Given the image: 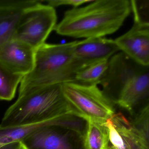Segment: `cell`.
<instances>
[{"label":"cell","instance_id":"6da1fadb","mask_svg":"<svg viewBox=\"0 0 149 149\" xmlns=\"http://www.w3.org/2000/svg\"><path fill=\"white\" fill-rule=\"evenodd\" d=\"M131 11L129 0H93L66 11L54 31L72 38L103 37L118 30Z\"/></svg>","mask_w":149,"mask_h":149},{"label":"cell","instance_id":"7a4b0ae2","mask_svg":"<svg viewBox=\"0 0 149 149\" xmlns=\"http://www.w3.org/2000/svg\"><path fill=\"white\" fill-rule=\"evenodd\" d=\"M99 84L115 104L132 114L137 105L148 103L149 66L141 65L120 51L109 60Z\"/></svg>","mask_w":149,"mask_h":149},{"label":"cell","instance_id":"3957f363","mask_svg":"<svg viewBox=\"0 0 149 149\" xmlns=\"http://www.w3.org/2000/svg\"><path fill=\"white\" fill-rule=\"evenodd\" d=\"M74 42L45 43L36 49L34 67L22 78L19 95L33 88L74 81L76 73L87 66L75 56Z\"/></svg>","mask_w":149,"mask_h":149},{"label":"cell","instance_id":"277c9868","mask_svg":"<svg viewBox=\"0 0 149 149\" xmlns=\"http://www.w3.org/2000/svg\"><path fill=\"white\" fill-rule=\"evenodd\" d=\"M62 84L33 88L19 95L5 112L0 127L40 123L74 109L63 95Z\"/></svg>","mask_w":149,"mask_h":149},{"label":"cell","instance_id":"5b68a950","mask_svg":"<svg viewBox=\"0 0 149 149\" xmlns=\"http://www.w3.org/2000/svg\"><path fill=\"white\" fill-rule=\"evenodd\" d=\"M88 120L79 117L72 121L47 125L21 141L23 149H86Z\"/></svg>","mask_w":149,"mask_h":149},{"label":"cell","instance_id":"8992f818","mask_svg":"<svg viewBox=\"0 0 149 149\" xmlns=\"http://www.w3.org/2000/svg\"><path fill=\"white\" fill-rule=\"evenodd\" d=\"M62 87L65 99L87 120L103 123L115 114V103L97 85L71 81L63 84Z\"/></svg>","mask_w":149,"mask_h":149},{"label":"cell","instance_id":"52a82bcc","mask_svg":"<svg viewBox=\"0 0 149 149\" xmlns=\"http://www.w3.org/2000/svg\"><path fill=\"white\" fill-rule=\"evenodd\" d=\"M57 15L54 8L38 1L23 13L13 39L38 48L44 43L57 25Z\"/></svg>","mask_w":149,"mask_h":149},{"label":"cell","instance_id":"ba28073f","mask_svg":"<svg viewBox=\"0 0 149 149\" xmlns=\"http://www.w3.org/2000/svg\"><path fill=\"white\" fill-rule=\"evenodd\" d=\"M109 132V149H149V135L122 113H115L102 123Z\"/></svg>","mask_w":149,"mask_h":149},{"label":"cell","instance_id":"9c48e42d","mask_svg":"<svg viewBox=\"0 0 149 149\" xmlns=\"http://www.w3.org/2000/svg\"><path fill=\"white\" fill-rule=\"evenodd\" d=\"M114 40L121 52L141 65L149 66V24L134 22L128 32Z\"/></svg>","mask_w":149,"mask_h":149},{"label":"cell","instance_id":"30bf717a","mask_svg":"<svg viewBox=\"0 0 149 149\" xmlns=\"http://www.w3.org/2000/svg\"><path fill=\"white\" fill-rule=\"evenodd\" d=\"M36 49L18 40H11L0 48V63L13 73L25 76L34 67Z\"/></svg>","mask_w":149,"mask_h":149},{"label":"cell","instance_id":"8fae6325","mask_svg":"<svg viewBox=\"0 0 149 149\" xmlns=\"http://www.w3.org/2000/svg\"><path fill=\"white\" fill-rule=\"evenodd\" d=\"M120 51L114 40L103 37L75 41L74 46L76 58L87 66L100 61L109 60Z\"/></svg>","mask_w":149,"mask_h":149},{"label":"cell","instance_id":"7c38bea8","mask_svg":"<svg viewBox=\"0 0 149 149\" xmlns=\"http://www.w3.org/2000/svg\"><path fill=\"white\" fill-rule=\"evenodd\" d=\"M37 0H0V48L13 39L25 11Z\"/></svg>","mask_w":149,"mask_h":149},{"label":"cell","instance_id":"4fadbf2b","mask_svg":"<svg viewBox=\"0 0 149 149\" xmlns=\"http://www.w3.org/2000/svg\"><path fill=\"white\" fill-rule=\"evenodd\" d=\"M76 116L75 111L73 109L40 123L18 126L0 127V146L13 142H21L42 127L66 123L74 118Z\"/></svg>","mask_w":149,"mask_h":149},{"label":"cell","instance_id":"5bb4252c","mask_svg":"<svg viewBox=\"0 0 149 149\" xmlns=\"http://www.w3.org/2000/svg\"><path fill=\"white\" fill-rule=\"evenodd\" d=\"M108 129L102 123L88 120L85 136L86 149H109Z\"/></svg>","mask_w":149,"mask_h":149},{"label":"cell","instance_id":"9a60e30c","mask_svg":"<svg viewBox=\"0 0 149 149\" xmlns=\"http://www.w3.org/2000/svg\"><path fill=\"white\" fill-rule=\"evenodd\" d=\"M109 60L94 63L79 70L74 82L87 85H98L108 68Z\"/></svg>","mask_w":149,"mask_h":149},{"label":"cell","instance_id":"2e32d148","mask_svg":"<svg viewBox=\"0 0 149 149\" xmlns=\"http://www.w3.org/2000/svg\"><path fill=\"white\" fill-rule=\"evenodd\" d=\"M23 77L13 73L0 63V100H13Z\"/></svg>","mask_w":149,"mask_h":149},{"label":"cell","instance_id":"e0dca14e","mask_svg":"<svg viewBox=\"0 0 149 149\" xmlns=\"http://www.w3.org/2000/svg\"><path fill=\"white\" fill-rule=\"evenodd\" d=\"M130 2L134 22L149 24V0H131Z\"/></svg>","mask_w":149,"mask_h":149},{"label":"cell","instance_id":"ac0fdd59","mask_svg":"<svg viewBox=\"0 0 149 149\" xmlns=\"http://www.w3.org/2000/svg\"><path fill=\"white\" fill-rule=\"evenodd\" d=\"M92 0H49L47 1V5L55 8L62 6H70L73 8L80 7L84 4H88Z\"/></svg>","mask_w":149,"mask_h":149},{"label":"cell","instance_id":"d6986e66","mask_svg":"<svg viewBox=\"0 0 149 149\" xmlns=\"http://www.w3.org/2000/svg\"><path fill=\"white\" fill-rule=\"evenodd\" d=\"M0 149H23L21 142H15L0 146Z\"/></svg>","mask_w":149,"mask_h":149}]
</instances>
